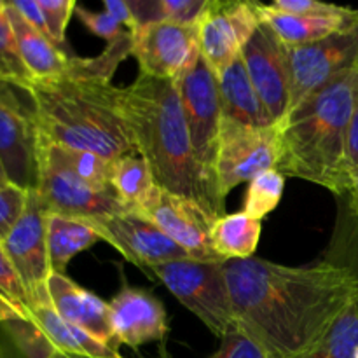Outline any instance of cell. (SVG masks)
<instances>
[{"mask_svg":"<svg viewBox=\"0 0 358 358\" xmlns=\"http://www.w3.org/2000/svg\"><path fill=\"white\" fill-rule=\"evenodd\" d=\"M219 83L222 124L238 128H269L276 124L250 83L243 59L240 58L217 79Z\"/></svg>","mask_w":358,"mask_h":358,"instance_id":"cell-20","label":"cell"},{"mask_svg":"<svg viewBox=\"0 0 358 358\" xmlns=\"http://www.w3.org/2000/svg\"><path fill=\"white\" fill-rule=\"evenodd\" d=\"M358 350V311L355 303L336 320L324 339L299 358H355Z\"/></svg>","mask_w":358,"mask_h":358,"instance_id":"cell-29","label":"cell"},{"mask_svg":"<svg viewBox=\"0 0 358 358\" xmlns=\"http://www.w3.org/2000/svg\"><path fill=\"white\" fill-rule=\"evenodd\" d=\"M86 222L100 234L101 241L112 245L126 261L145 271L164 262L191 259L184 248L138 213L124 212L86 219Z\"/></svg>","mask_w":358,"mask_h":358,"instance_id":"cell-15","label":"cell"},{"mask_svg":"<svg viewBox=\"0 0 358 358\" xmlns=\"http://www.w3.org/2000/svg\"><path fill=\"white\" fill-rule=\"evenodd\" d=\"M261 23L259 2L208 0L198 21V48L217 79L240 58Z\"/></svg>","mask_w":358,"mask_h":358,"instance_id":"cell-8","label":"cell"},{"mask_svg":"<svg viewBox=\"0 0 358 358\" xmlns=\"http://www.w3.org/2000/svg\"><path fill=\"white\" fill-rule=\"evenodd\" d=\"M259 10H261L262 21L278 35V38L287 48L313 44L358 20V9H352V7H345L338 14L299 16V14L276 13L259 2Z\"/></svg>","mask_w":358,"mask_h":358,"instance_id":"cell-21","label":"cell"},{"mask_svg":"<svg viewBox=\"0 0 358 358\" xmlns=\"http://www.w3.org/2000/svg\"><path fill=\"white\" fill-rule=\"evenodd\" d=\"M0 245L27 290L30 310L38 304H51L48 292V280L52 273L48 252V212L37 191L28 192L23 215Z\"/></svg>","mask_w":358,"mask_h":358,"instance_id":"cell-10","label":"cell"},{"mask_svg":"<svg viewBox=\"0 0 358 358\" xmlns=\"http://www.w3.org/2000/svg\"><path fill=\"white\" fill-rule=\"evenodd\" d=\"M17 317H23V315L16 310V306H14V304H10L9 301H7L6 297L0 294V322L10 320V318H17Z\"/></svg>","mask_w":358,"mask_h":358,"instance_id":"cell-41","label":"cell"},{"mask_svg":"<svg viewBox=\"0 0 358 358\" xmlns=\"http://www.w3.org/2000/svg\"><path fill=\"white\" fill-rule=\"evenodd\" d=\"M224 271L238 331L268 358H299L313 350L358 297L353 276L325 261L283 266L233 259Z\"/></svg>","mask_w":358,"mask_h":358,"instance_id":"cell-1","label":"cell"},{"mask_svg":"<svg viewBox=\"0 0 358 358\" xmlns=\"http://www.w3.org/2000/svg\"><path fill=\"white\" fill-rule=\"evenodd\" d=\"M285 189V177L278 170H268L248 182V189L243 198L245 215L255 220H262L280 205Z\"/></svg>","mask_w":358,"mask_h":358,"instance_id":"cell-30","label":"cell"},{"mask_svg":"<svg viewBox=\"0 0 358 358\" xmlns=\"http://www.w3.org/2000/svg\"><path fill=\"white\" fill-rule=\"evenodd\" d=\"M13 3L14 9L28 21L34 28H37L38 31L49 37L48 34V24H45L44 13H42L41 6H38V0H9ZM55 44V42H52Z\"/></svg>","mask_w":358,"mask_h":358,"instance_id":"cell-39","label":"cell"},{"mask_svg":"<svg viewBox=\"0 0 358 358\" xmlns=\"http://www.w3.org/2000/svg\"><path fill=\"white\" fill-rule=\"evenodd\" d=\"M292 94L290 112L336 77L358 69V20L336 34L299 48H289Z\"/></svg>","mask_w":358,"mask_h":358,"instance_id":"cell-9","label":"cell"},{"mask_svg":"<svg viewBox=\"0 0 358 358\" xmlns=\"http://www.w3.org/2000/svg\"><path fill=\"white\" fill-rule=\"evenodd\" d=\"M358 91V69L336 77L280 122L276 170L345 196L353 180L346 166V131Z\"/></svg>","mask_w":358,"mask_h":358,"instance_id":"cell-3","label":"cell"},{"mask_svg":"<svg viewBox=\"0 0 358 358\" xmlns=\"http://www.w3.org/2000/svg\"><path fill=\"white\" fill-rule=\"evenodd\" d=\"M345 198H346V201H348L350 208H352L353 213L358 217V177L353 180L352 187H350V191L346 192Z\"/></svg>","mask_w":358,"mask_h":358,"instance_id":"cell-42","label":"cell"},{"mask_svg":"<svg viewBox=\"0 0 358 358\" xmlns=\"http://www.w3.org/2000/svg\"><path fill=\"white\" fill-rule=\"evenodd\" d=\"M271 10L283 14H299V16H325V14H338L345 7L336 3L318 2V0H275L268 3Z\"/></svg>","mask_w":358,"mask_h":358,"instance_id":"cell-37","label":"cell"},{"mask_svg":"<svg viewBox=\"0 0 358 358\" xmlns=\"http://www.w3.org/2000/svg\"><path fill=\"white\" fill-rule=\"evenodd\" d=\"M73 14L79 17L80 23H83L91 34H94L96 37L107 41V44L119 41V38L128 31V30H122L124 27H122L114 16H110L107 10H103V13H94V10H90L87 7L79 6V3H77L76 13Z\"/></svg>","mask_w":358,"mask_h":358,"instance_id":"cell-35","label":"cell"},{"mask_svg":"<svg viewBox=\"0 0 358 358\" xmlns=\"http://www.w3.org/2000/svg\"><path fill=\"white\" fill-rule=\"evenodd\" d=\"M163 358H168L163 352ZM210 358H268L255 343H252L243 332L233 331L220 339V346Z\"/></svg>","mask_w":358,"mask_h":358,"instance_id":"cell-36","label":"cell"},{"mask_svg":"<svg viewBox=\"0 0 358 358\" xmlns=\"http://www.w3.org/2000/svg\"><path fill=\"white\" fill-rule=\"evenodd\" d=\"M338 215H336L334 231L322 261L346 269L358 287V217L350 208L345 196L336 198ZM358 311V297L355 301Z\"/></svg>","mask_w":358,"mask_h":358,"instance_id":"cell-26","label":"cell"},{"mask_svg":"<svg viewBox=\"0 0 358 358\" xmlns=\"http://www.w3.org/2000/svg\"><path fill=\"white\" fill-rule=\"evenodd\" d=\"M28 201V192L13 184L0 187V243L13 231L20 217L23 215Z\"/></svg>","mask_w":358,"mask_h":358,"instance_id":"cell-34","label":"cell"},{"mask_svg":"<svg viewBox=\"0 0 358 358\" xmlns=\"http://www.w3.org/2000/svg\"><path fill=\"white\" fill-rule=\"evenodd\" d=\"M21 62L34 80H51L70 76L76 70L77 56H69L49 37L31 27L10 2H3Z\"/></svg>","mask_w":358,"mask_h":358,"instance_id":"cell-19","label":"cell"},{"mask_svg":"<svg viewBox=\"0 0 358 358\" xmlns=\"http://www.w3.org/2000/svg\"><path fill=\"white\" fill-rule=\"evenodd\" d=\"M133 37L131 55L140 76L177 80L198 51V23H152L138 27Z\"/></svg>","mask_w":358,"mask_h":358,"instance_id":"cell-16","label":"cell"},{"mask_svg":"<svg viewBox=\"0 0 358 358\" xmlns=\"http://www.w3.org/2000/svg\"><path fill=\"white\" fill-rule=\"evenodd\" d=\"M280 122L269 128H238L222 124L215 173L227 198L236 185L252 182L264 171L276 170L280 159Z\"/></svg>","mask_w":358,"mask_h":358,"instance_id":"cell-12","label":"cell"},{"mask_svg":"<svg viewBox=\"0 0 358 358\" xmlns=\"http://www.w3.org/2000/svg\"><path fill=\"white\" fill-rule=\"evenodd\" d=\"M55 352V346L30 318L0 322V358H49Z\"/></svg>","mask_w":358,"mask_h":358,"instance_id":"cell-27","label":"cell"},{"mask_svg":"<svg viewBox=\"0 0 358 358\" xmlns=\"http://www.w3.org/2000/svg\"><path fill=\"white\" fill-rule=\"evenodd\" d=\"M42 13H44L45 24H48L49 38L58 48L63 49L66 42V27L76 13V0H38Z\"/></svg>","mask_w":358,"mask_h":358,"instance_id":"cell-32","label":"cell"},{"mask_svg":"<svg viewBox=\"0 0 358 358\" xmlns=\"http://www.w3.org/2000/svg\"><path fill=\"white\" fill-rule=\"evenodd\" d=\"M110 187L128 212H138L156 189V182L140 154H126L112 163Z\"/></svg>","mask_w":358,"mask_h":358,"instance_id":"cell-25","label":"cell"},{"mask_svg":"<svg viewBox=\"0 0 358 358\" xmlns=\"http://www.w3.org/2000/svg\"><path fill=\"white\" fill-rule=\"evenodd\" d=\"M27 87L42 138L107 159L138 154L119 107L121 87L93 73L34 80Z\"/></svg>","mask_w":358,"mask_h":358,"instance_id":"cell-4","label":"cell"},{"mask_svg":"<svg viewBox=\"0 0 358 358\" xmlns=\"http://www.w3.org/2000/svg\"><path fill=\"white\" fill-rule=\"evenodd\" d=\"M133 213H138L159 227L194 261L227 262L217 254L212 243V227L215 219L191 199L171 194L156 185L142 208Z\"/></svg>","mask_w":358,"mask_h":358,"instance_id":"cell-13","label":"cell"},{"mask_svg":"<svg viewBox=\"0 0 358 358\" xmlns=\"http://www.w3.org/2000/svg\"><path fill=\"white\" fill-rule=\"evenodd\" d=\"M262 233V220H255L243 212L224 215L212 227V243L224 261L250 259L257 250Z\"/></svg>","mask_w":358,"mask_h":358,"instance_id":"cell-24","label":"cell"},{"mask_svg":"<svg viewBox=\"0 0 358 358\" xmlns=\"http://www.w3.org/2000/svg\"><path fill=\"white\" fill-rule=\"evenodd\" d=\"M6 184H9V182H7L6 173H3V170H2V164H0V187H2V185H6Z\"/></svg>","mask_w":358,"mask_h":358,"instance_id":"cell-44","label":"cell"},{"mask_svg":"<svg viewBox=\"0 0 358 358\" xmlns=\"http://www.w3.org/2000/svg\"><path fill=\"white\" fill-rule=\"evenodd\" d=\"M250 83L275 122H282L290 112L292 73L289 48L262 21L241 52Z\"/></svg>","mask_w":358,"mask_h":358,"instance_id":"cell-14","label":"cell"},{"mask_svg":"<svg viewBox=\"0 0 358 358\" xmlns=\"http://www.w3.org/2000/svg\"><path fill=\"white\" fill-rule=\"evenodd\" d=\"M0 164L7 182L37 191L41 129L27 87L0 80Z\"/></svg>","mask_w":358,"mask_h":358,"instance_id":"cell-6","label":"cell"},{"mask_svg":"<svg viewBox=\"0 0 358 358\" xmlns=\"http://www.w3.org/2000/svg\"><path fill=\"white\" fill-rule=\"evenodd\" d=\"M30 320L44 332L56 352L76 353L96 358H124L117 350L103 345L83 329L63 320L51 304H38L30 310Z\"/></svg>","mask_w":358,"mask_h":358,"instance_id":"cell-22","label":"cell"},{"mask_svg":"<svg viewBox=\"0 0 358 358\" xmlns=\"http://www.w3.org/2000/svg\"><path fill=\"white\" fill-rule=\"evenodd\" d=\"M110 324L119 346H136L163 341L168 334L164 306L147 290L122 285L117 296L108 303Z\"/></svg>","mask_w":358,"mask_h":358,"instance_id":"cell-17","label":"cell"},{"mask_svg":"<svg viewBox=\"0 0 358 358\" xmlns=\"http://www.w3.org/2000/svg\"><path fill=\"white\" fill-rule=\"evenodd\" d=\"M0 80L20 84V86H28L30 83H34L21 62L3 0H0Z\"/></svg>","mask_w":358,"mask_h":358,"instance_id":"cell-31","label":"cell"},{"mask_svg":"<svg viewBox=\"0 0 358 358\" xmlns=\"http://www.w3.org/2000/svg\"><path fill=\"white\" fill-rule=\"evenodd\" d=\"M175 86L180 96L196 159L210 180L219 187L215 173L220 131H222L219 83L199 55V49L194 52L184 72L175 80Z\"/></svg>","mask_w":358,"mask_h":358,"instance_id":"cell-7","label":"cell"},{"mask_svg":"<svg viewBox=\"0 0 358 358\" xmlns=\"http://www.w3.org/2000/svg\"><path fill=\"white\" fill-rule=\"evenodd\" d=\"M346 166L352 180H355L358 177V91L346 131Z\"/></svg>","mask_w":358,"mask_h":358,"instance_id":"cell-38","label":"cell"},{"mask_svg":"<svg viewBox=\"0 0 358 358\" xmlns=\"http://www.w3.org/2000/svg\"><path fill=\"white\" fill-rule=\"evenodd\" d=\"M48 292L51 306L63 320L83 329L94 339L119 352V345L112 332L108 303L59 273H51Z\"/></svg>","mask_w":358,"mask_h":358,"instance_id":"cell-18","label":"cell"},{"mask_svg":"<svg viewBox=\"0 0 358 358\" xmlns=\"http://www.w3.org/2000/svg\"><path fill=\"white\" fill-rule=\"evenodd\" d=\"M42 147L55 157L56 161L69 168L77 178H80L86 184L93 185L96 189H112L110 187V173L112 163L114 161L100 156V154L87 152V150H72L66 147L56 145L42 138Z\"/></svg>","mask_w":358,"mask_h":358,"instance_id":"cell-28","label":"cell"},{"mask_svg":"<svg viewBox=\"0 0 358 358\" xmlns=\"http://www.w3.org/2000/svg\"><path fill=\"white\" fill-rule=\"evenodd\" d=\"M101 241L100 234L80 219L48 213V252L51 271L65 275L72 257Z\"/></svg>","mask_w":358,"mask_h":358,"instance_id":"cell-23","label":"cell"},{"mask_svg":"<svg viewBox=\"0 0 358 358\" xmlns=\"http://www.w3.org/2000/svg\"><path fill=\"white\" fill-rule=\"evenodd\" d=\"M0 294L9 301L10 304L16 306V310L23 315L24 318H30V299L17 276L16 269L10 264L9 257L3 252L0 245Z\"/></svg>","mask_w":358,"mask_h":358,"instance_id":"cell-33","label":"cell"},{"mask_svg":"<svg viewBox=\"0 0 358 358\" xmlns=\"http://www.w3.org/2000/svg\"><path fill=\"white\" fill-rule=\"evenodd\" d=\"M37 194L45 212L70 219H96L128 212L112 189H96L77 178L42 147Z\"/></svg>","mask_w":358,"mask_h":358,"instance_id":"cell-11","label":"cell"},{"mask_svg":"<svg viewBox=\"0 0 358 358\" xmlns=\"http://www.w3.org/2000/svg\"><path fill=\"white\" fill-rule=\"evenodd\" d=\"M49 358H96V357H87V355H76V353H65V352H55Z\"/></svg>","mask_w":358,"mask_h":358,"instance_id":"cell-43","label":"cell"},{"mask_svg":"<svg viewBox=\"0 0 358 358\" xmlns=\"http://www.w3.org/2000/svg\"><path fill=\"white\" fill-rule=\"evenodd\" d=\"M224 264L226 262L180 259L154 266L149 273L196 315L213 336L224 339L238 329Z\"/></svg>","mask_w":358,"mask_h":358,"instance_id":"cell-5","label":"cell"},{"mask_svg":"<svg viewBox=\"0 0 358 358\" xmlns=\"http://www.w3.org/2000/svg\"><path fill=\"white\" fill-rule=\"evenodd\" d=\"M355 358H358V350L355 352Z\"/></svg>","mask_w":358,"mask_h":358,"instance_id":"cell-45","label":"cell"},{"mask_svg":"<svg viewBox=\"0 0 358 358\" xmlns=\"http://www.w3.org/2000/svg\"><path fill=\"white\" fill-rule=\"evenodd\" d=\"M119 107L157 187L191 199L215 220L226 215V198L196 159L173 80L138 76L121 87Z\"/></svg>","mask_w":358,"mask_h":358,"instance_id":"cell-2","label":"cell"},{"mask_svg":"<svg viewBox=\"0 0 358 358\" xmlns=\"http://www.w3.org/2000/svg\"><path fill=\"white\" fill-rule=\"evenodd\" d=\"M103 6L110 16H114L122 27L128 28L129 34H135L138 27H136L135 16H133L131 9L128 6V0H105Z\"/></svg>","mask_w":358,"mask_h":358,"instance_id":"cell-40","label":"cell"}]
</instances>
